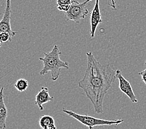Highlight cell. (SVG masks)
<instances>
[{"label": "cell", "instance_id": "1", "mask_svg": "<svg viewBox=\"0 0 146 129\" xmlns=\"http://www.w3.org/2000/svg\"><path fill=\"white\" fill-rule=\"evenodd\" d=\"M88 67L85 75L78 82L98 114H103V102L106 94L117 78L115 71L109 64L102 65L96 59L92 52L86 53Z\"/></svg>", "mask_w": 146, "mask_h": 129}, {"label": "cell", "instance_id": "2", "mask_svg": "<svg viewBox=\"0 0 146 129\" xmlns=\"http://www.w3.org/2000/svg\"><path fill=\"white\" fill-rule=\"evenodd\" d=\"M61 52L59 47L55 45L50 52L44 53V57H39V60L43 63V67L39 74L45 75L48 72H51L52 81H56L61 74V68L69 69V63L63 62L60 58Z\"/></svg>", "mask_w": 146, "mask_h": 129}, {"label": "cell", "instance_id": "3", "mask_svg": "<svg viewBox=\"0 0 146 129\" xmlns=\"http://www.w3.org/2000/svg\"><path fill=\"white\" fill-rule=\"evenodd\" d=\"M62 112L68 114L69 116L76 119L78 122L88 127L89 129H93L96 126H102V125H117L124 122V119H117L115 120H108L105 119L96 118L87 115H82L76 112L62 108Z\"/></svg>", "mask_w": 146, "mask_h": 129}, {"label": "cell", "instance_id": "4", "mask_svg": "<svg viewBox=\"0 0 146 129\" xmlns=\"http://www.w3.org/2000/svg\"><path fill=\"white\" fill-rule=\"evenodd\" d=\"M92 1V0H86L83 3H79L72 0L69 11L64 14L66 21H72L79 24L81 19H85L89 14V10L86 7L88 3Z\"/></svg>", "mask_w": 146, "mask_h": 129}, {"label": "cell", "instance_id": "5", "mask_svg": "<svg viewBox=\"0 0 146 129\" xmlns=\"http://www.w3.org/2000/svg\"><path fill=\"white\" fill-rule=\"evenodd\" d=\"M115 75L119 80V87L120 90L130 99L132 102L137 103L138 100L133 91L131 83L123 77L120 69H118L115 71Z\"/></svg>", "mask_w": 146, "mask_h": 129}, {"label": "cell", "instance_id": "6", "mask_svg": "<svg viewBox=\"0 0 146 129\" xmlns=\"http://www.w3.org/2000/svg\"><path fill=\"white\" fill-rule=\"evenodd\" d=\"M11 0H6V5L4 15L0 21V32H7L11 35L12 37L17 34V32L13 31L11 25Z\"/></svg>", "mask_w": 146, "mask_h": 129}, {"label": "cell", "instance_id": "7", "mask_svg": "<svg viewBox=\"0 0 146 129\" xmlns=\"http://www.w3.org/2000/svg\"><path fill=\"white\" fill-rule=\"evenodd\" d=\"M102 22L99 8V0H96L94 7L91 14V37H94L95 33L99 24Z\"/></svg>", "mask_w": 146, "mask_h": 129}, {"label": "cell", "instance_id": "8", "mask_svg": "<svg viewBox=\"0 0 146 129\" xmlns=\"http://www.w3.org/2000/svg\"><path fill=\"white\" fill-rule=\"evenodd\" d=\"M53 99H54V98L51 96L49 93L48 88L47 87H42L41 90L38 92V94L36 96L35 103L36 105H38L39 110L42 111L44 110L43 104L52 101Z\"/></svg>", "mask_w": 146, "mask_h": 129}, {"label": "cell", "instance_id": "9", "mask_svg": "<svg viewBox=\"0 0 146 129\" xmlns=\"http://www.w3.org/2000/svg\"><path fill=\"white\" fill-rule=\"evenodd\" d=\"M8 116V109L4 101V88L0 90V129L6 128V118Z\"/></svg>", "mask_w": 146, "mask_h": 129}, {"label": "cell", "instance_id": "10", "mask_svg": "<svg viewBox=\"0 0 146 129\" xmlns=\"http://www.w3.org/2000/svg\"><path fill=\"white\" fill-rule=\"evenodd\" d=\"M53 124H55L54 119L52 116H50L49 115H42L39 120V126L42 129L44 128L46 126H47V125Z\"/></svg>", "mask_w": 146, "mask_h": 129}, {"label": "cell", "instance_id": "11", "mask_svg": "<svg viewBox=\"0 0 146 129\" xmlns=\"http://www.w3.org/2000/svg\"><path fill=\"white\" fill-rule=\"evenodd\" d=\"M14 86L18 91L23 92L27 90L29 87V83L25 78H20L16 81Z\"/></svg>", "mask_w": 146, "mask_h": 129}, {"label": "cell", "instance_id": "12", "mask_svg": "<svg viewBox=\"0 0 146 129\" xmlns=\"http://www.w3.org/2000/svg\"><path fill=\"white\" fill-rule=\"evenodd\" d=\"M11 35L7 32H0V42L2 43H6L8 42H11L12 40Z\"/></svg>", "mask_w": 146, "mask_h": 129}, {"label": "cell", "instance_id": "13", "mask_svg": "<svg viewBox=\"0 0 146 129\" xmlns=\"http://www.w3.org/2000/svg\"><path fill=\"white\" fill-rule=\"evenodd\" d=\"M71 7V5L69 4H64V5H57V9L58 10L62 12H67L69 11V8Z\"/></svg>", "mask_w": 146, "mask_h": 129}, {"label": "cell", "instance_id": "14", "mask_svg": "<svg viewBox=\"0 0 146 129\" xmlns=\"http://www.w3.org/2000/svg\"><path fill=\"white\" fill-rule=\"evenodd\" d=\"M145 65H146V60H145ZM139 75H140L142 78V80L143 81V82L145 83V84H146V68L145 69H144L143 71H142L141 72H139L138 73Z\"/></svg>", "mask_w": 146, "mask_h": 129}, {"label": "cell", "instance_id": "15", "mask_svg": "<svg viewBox=\"0 0 146 129\" xmlns=\"http://www.w3.org/2000/svg\"><path fill=\"white\" fill-rule=\"evenodd\" d=\"M72 0H56V4L57 5H64V4H71Z\"/></svg>", "mask_w": 146, "mask_h": 129}, {"label": "cell", "instance_id": "16", "mask_svg": "<svg viewBox=\"0 0 146 129\" xmlns=\"http://www.w3.org/2000/svg\"><path fill=\"white\" fill-rule=\"evenodd\" d=\"M109 5L114 10H116V4L115 0H111V3H109Z\"/></svg>", "mask_w": 146, "mask_h": 129}, {"label": "cell", "instance_id": "17", "mask_svg": "<svg viewBox=\"0 0 146 129\" xmlns=\"http://www.w3.org/2000/svg\"><path fill=\"white\" fill-rule=\"evenodd\" d=\"M42 129H57V128H56V127L55 124H50L49 125H47V126H46Z\"/></svg>", "mask_w": 146, "mask_h": 129}, {"label": "cell", "instance_id": "18", "mask_svg": "<svg viewBox=\"0 0 146 129\" xmlns=\"http://www.w3.org/2000/svg\"><path fill=\"white\" fill-rule=\"evenodd\" d=\"M1 42H0V48H1Z\"/></svg>", "mask_w": 146, "mask_h": 129}]
</instances>
